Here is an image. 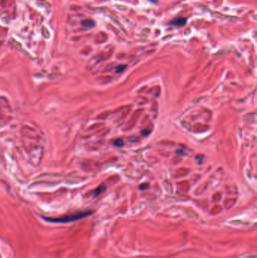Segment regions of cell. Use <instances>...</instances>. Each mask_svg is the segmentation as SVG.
Returning a JSON list of instances; mask_svg holds the SVG:
<instances>
[{
	"mask_svg": "<svg viewBox=\"0 0 257 258\" xmlns=\"http://www.w3.org/2000/svg\"><path fill=\"white\" fill-rule=\"evenodd\" d=\"M92 212L89 211V210H85V211H79V212H75L73 214H70L68 215H65L63 217H57V218H46L45 217V219L47 221H50L52 223H69V222H73L75 220H78L79 219L84 218L88 215H90Z\"/></svg>",
	"mask_w": 257,
	"mask_h": 258,
	"instance_id": "1",
	"label": "cell"
},
{
	"mask_svg": "<svg viewBox=\"0 0 257 258\" xmlns=\"http://www.w3.org/2000/svg\"><path fill=\"white\" fill-rule=\"evenodd\" d=\"M187 22V19L185 17H177L173 19L172 21L169 23V25L171 26H176V27H183L186 25Z\"/></svg>",
	"mask_w": 257,
	"mask_h": 258,
	"instance_id": "2",
	"label": "cell"
},
{
	"mask_svg": "<svg viewBox=\"0 0 257 258\" xmlns=\"http://www.w3.org/2000/svg\"><path fill=\"white\" fill-rule=\"evenodd\" d=\"M82 25L87 28H92L95 26V23L94 21L91 20H85L84 21H82Z\"/></svg>",
	"mask_w": 257,
	"mask_h": 258,
	"instance_id": "3",
	"label": "cell"
},
{
	"mask_svg": "<svg viewBox=\"0 0 257 258\" xmlns=\"http://www.w3.org/2000/svg\"><path fill=\"white\" fill-rule=\"evenodd\" d=\"M104 190H105V185H104V184L101 185V186H100L95 190V192H94V196H98L100 193L103 192Z\"/></svg>",
	"mask_w": 257,
	"mask_h": 258,
	"instance_id": "4",
	"label": "cell"
},
{
	"mask_svg": "<svg viewBox=\"0 0 257 258\" xmlns=\"http://www.w3.org/2000/svg\"><path fill=\"white\" fill-rule=\"evenodd\" d=\"M126 67H127L126 65H120V66L116 67L115 71H116V73H121L122 71H124Z\"/></svg>",
	"mask_w": 257,
	"mask_h": 258,
	"instance_id": "5",
	"label": "cell"
},
{
	"mask_svg": "<svg viewBox=\"0 0 257 258\" xmlns=\"http://www.w3.org/2000/svg\"><path fill=\"white\" fill-rule=\"evenodd\" d=\"M115 146H117V147H122L123 145H124V142H123V140H121V139H119V140H116L115 141Z\"/></svg>",
	"mask_w": 257,
	"mask_h": 258,
	"instance_id": "6",
	"label": "cell"
},
{
	"mask_svg": "<svg viewBox=\"0 0 257 258\" xmlns=\"http://www.w3.org/2000/svg\"><path fill=\"white\" fill-rule=\"evenodd\" d=\"M149 131L148 130V129H146V130H144V131H142V134L143 135V136H147L149 134Z\"/></svg>",
	"mask_w": 257,
	"mask_h": 258,
	"instance_id": "7",
	"label": "cell"
},
{
	"mask_svg": "<svg viewBox=\"0 0 257 258\" xmlns=\"http://www.w3.org/2000/svg\"><path fill=\"white\" fill-rule=\"evenodd\" d=\"M148 184H145V185H142V186H140V189H145L146 187H148Z\"/></svg>",
	"mask_w": 257,
	"mask_h": 258,
	"instance_id": "8",
	"label": "cell"
},
{
	"mask_svg": "<svg viewBox=\"0 0 257 258\" xmlns=\"http://www.w3.org/2000/svg\"><path fill=\"white\" fill-rule=\"evenodd\" d=\"M149 1H152V2H156V0H149Z\"/></svg>",
	"mask_w": 257,
	"mask_h": 258,
	"instance_id": "9",
	"label": "cell"
}]
</instances>
